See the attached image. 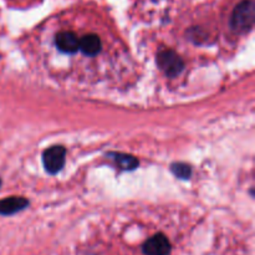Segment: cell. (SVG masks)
Returning <instances> with one entry per match:
<instances>
[{"label": "cell", "instance_id": "6da1fadb", "mask_svg": "<svg viewBox=\"0 0 255 255\" xmlns=\"http://www.w3.org/2000/svg\"><path fill=\"white\" fill-rule=\"evenodd\" d=\"M254 22V5L251 0L242 1L232 15V27L236 31H248Z\"/></svg>", "mask_w": 255, "mask_h": 255}, {"label": "cell", "instance_id": "7a4b0ae2", "mask_svg": "<svg viewBox=\"0 0 255 255\" xmlns=\"http://www.w3.org/2000/svg\"><path fill=\"white\" fill-rule=\"evenodd\" d=\"M66 151L62 146H52L42 153V163L50 174H56L65 164Z\"/></svg>", "mask_w": 255, "mask_h": 255}, {"label": "cell", "instance_id": "3957f363", "mask_svg": "<svg viewBox=\"0 0 255 255\" xmlns=\"http://www.w3.org/2000/svg\"><path fill=\"white\" fill-rule=\"evenodd\" d=\"M158 64L168 76H177L183 70V61L172 50H164L158 55Z\"/></svg>", "mask_w": 255, "mask_h": 255}, {"label": "cell", "instance_id": "277c9868", "mask_svg": "<svg viewBox=\"0 0 255 255\" xmlns=\"http://www.w3.org/2000/svg\"><path fill=\"white\" fill-rule=\"evenodd\" d=\"M171 249L172 247L168 238L161 233L151 237L142 247L144 255H168L171 253Z\"/></svg>", "mask_w": 255, "mask_h": 255}, {"label": "cell", "instance_id": "5b68a950", "mask_svg": "<svg viewBox=\"0 0 255 255\" xmlns=\"http://www.w3.org/2000/svg\"><path fill=\"white\" fill-rule=\"evenodd\" d=\"M79 39L80 37L74 31L65 30V31L57 32L55 37V44L60 51L65 54H75L79 51Z\"/></svg>", "mask_w": 255, "mask_h": 255}, {"label": "cell", "instance_id": "8992f818", "mask_svg": "<svg viewBox=\"0 0 255 255\" xmlns=\"http://www.w3.org/2000/svg\"><path fill=\"white\" fill-rule=\"evenodd\" d=\"M29 204L27 199L22 197H9L0 201V214L2 216H10V214L17 213V212L25 209Z\"/></svg>", "mask_w": 255, "mask_h": 255}, {"label": "cell", "instance_id": "52a82bcc", "mask_svg": "<svg viewBox=\"0 0 255 255\" xmlns=\"http://www.w3.org/2000/svg\"><path fill=\"white\" fill-rule=\"evenodd\" d=\"M101 40L96 34H86L79 39V50L87 56H95L101 50Z\"/></svg>", "mask_w": 255, "mask_h": 255}, {"label": "cell", "instance_id": "ba28073f", "mask_svg": "<svg viewBox=\"0 0 255 255\" xmlns=\"http://www.w3.org/2000/svg\"><path fill=\"white\" fill-rule=\"evenodd\" d=\"M110 156L112 157V159H114L122 169H126V171H132V169H134L138 166L137 158H134L133 156H129V154L110 153Z\"/></svg>", "mask_w": 255, "mask_h": 255}, {"label": "cell", "instance_id": "9c48e42d", "mask_svg": "<svg viewBox=\"0 0 255 255\" xmlns=\"http://www.w3.org/2000/svg\"><path fill=\"white\" fill-rule=\"evenodd\" d=\"M172 172L176 177H178L179 179H188L192 176V168L186 163H173L171 166Z\"/></svg>", "mask_w": 255, "mask_h": 255}, {"label": "cell", "instance_id": "30bf717a", "mask_svg": "<svg viewBox=\"0 0 255 255\" xmlns=\"http://www.w3.org/2000/svg\"><path fill=\"white\" fill-rule=\"evenodd\" d=\"M0 186H1V179H0Z\"/></svg>", "mask_w": 255, "mask_h": 255}]
</instances>
